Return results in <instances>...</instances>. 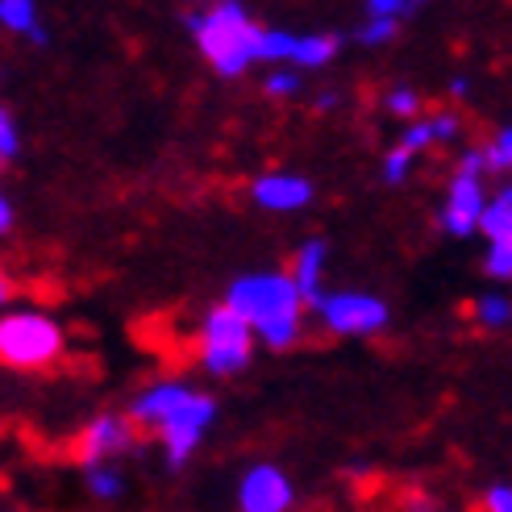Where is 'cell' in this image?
Masks as SVG:
<instances>
[{
  "label": "cell",
  "instance_id": "obj_1",
  "mask_svg": "<svg viewBox=\"0 0 512 512\" xmlns=\"http://www.w3.org/2000/svg\"><path fill=\"white\" fill-rule=\"evenodd\" d=\"M229 309L242 313L254 329V338L267 342L271 350H288L300 338V309L304 300L292 284V275H279V271H259V275H246L229 288Z\"/></svg>",
  "mask_w": 512,
  "mask_h": 512
},
{
  "label": "cell",
  "instance_id": "obj_2",
  "mask_svg": "<svg viewBox=\"0 0 512 512\" xmlns=\"http://www.w3.org/2000/svg\"><path fill=\"white\" fill-rule=\"evenodd\" d=\"M192 38L200 46V55L209 59L221 75H242L246 67L263 63V25H254L250 13L238 0H221L209 13H196L192 21Z\"/></svg>",
  "mask_w": 512,
  "mask_h": 512
},
{
  "label": "cell",
  "instance_id": "obj_3",
  "mask_svg": "<svg viewBox=\"0 0 512 512\" xmlns=\"http://www.w3.org/2000/svg\"><path fill=\"white\" fill-rule=\"evenodd\" d=\"M63 354V329L46 313L0 317V363L13 371H42Z\"/></svg>",
  "mask_w": 512,
  "mask_h": 512
},
{
  "label": "cell",
  "instance_id": "obj_4",
  "mask_svg": "<svg viewBox=\"0 0 512 512\" xmlns=\"http://www.w3.org/2000/svg\"><path fill=\"white\" fill-rule=\"evenodd\" d=\"M250 350H254V329L242 313H234L229 304L213 309L204 317L200 329V363L209 367L213 375H234L250 363Z\"/></svg>",
  "mask_w": 512,
  "mask_h": 512
},
{
  "label": "cell",
  "instance_id": "obj_5",
  "mask_svg": "<svg viewBox=\"0 0 512 512\" xmlns=\"http://www.w3.org/2000/svg\"><path fill=\"white\" fill-rule=\"evenodd\" d=\"M483 150H467L463 163H458L450 188H446V204H442V229L450 238H471L479 229V217L488 209V196H483Z\"/></svg>",
  "mask_w": 512,
  "mask_h": 512
},
{
  "label": "cell",
  "instance_id": "obj_6",
  "mask_svg": "<svg viewBox=\"0 0 512 512\" xmlns=\"http://www.w3.org/2000/svg\"><path fill=\"white\" fill-rule=\"evenodd\" d=\"M313 309H317L321 325L338 338H371L379 329H388V321H392L388 304L367 292H329V296L321 292Z\"/></svg>",
  "mask_w": 512,
  "mask_h": 512
},
{
  "label": "cell",
  "instance_id": "obj_7",
  "mask_svg": "<svg viewBox=\"0 0 512 512\" xmlns=\"http://www.w3.org/2000/svg\"><path fill=\"white\" fill-rule=\"evenodd\" d=\"M213 417H217V404H213L209 396L192 392V396L159 425V438H163V450H167V463H171V467H184V463H188L192 450L200 446V433L213 425Z\"/></svg>",
  "mask_w": 512,
  "mask_h": 512
},
{
  "label": "cell",
  "instance_id": "obj_8",
  "mask_svg": "<svg viewBox=\"0 0 512 512\" xmlns=\"http://www.w3.org/2000/svg\"><path fill=\"white\" fill-rule=\"evenodd\" d=\"M134 450V425L125 417H96L80 429V438H75V458H80L84 467H105L109 458Z\"/></svg>",
  "mask_w": 512,
  "mask_h": 512
},
{
  "label": "cell",
  "instance_id": "obj_9",
  "mask_svg": "<svg viewBox=\"0 0 512 512\" xmlns=\"http://www.w3.org/2000/svg\"><path fill=\"white\" fill-rule=\"evenodd\" d=\"M292 500H296V492H292L288 475L279 471V467H271V463L254 467V471L242 479V492H238L242 512H288Z\"/></svg>",
  "mask_w": 512,
  "mask_h": 512
},
{
  "label": "cell",
  "instance_id": "obj_10",
  "mask_svg": "<svg viewBox=\"0 0 512 512\" xmlns=\"http://www.w3.org/2000/svg\"><path fill=\"white\" fill-rule=\"evenodd\" d=\"M250 196L259 209H271V213H296L304 204L313 200V184L304 175H292V171H275V175H259L250 184Z\"/></svg>",
  "mask_w": 512,
  "mask_h": 512
},
{
  "label": "cell",
  "instance_id": "obj_11",
  "mask_svg": "<svg viewBox=\"0 0 512 512\" xmlns=\"http://www.w3.org/2000/svg\"><path fill=\"white\" fill-rule=\"evenodd\" d=\"M325 259H329V246L321 238L304 242L296 250V263H292V284L300 292L304 304H317L321 300V275H325Z\"/></svg>",
  "mask_w": 512,
  "mask_h": 512
},
{
  "label": "cell",
  "instance_id": "obj_12",
  "mask_svg": "<svg viewBox=\"0 0 512 512\" xmlns=\"http://www.w3.org/2000/svg\"><path fill=\"white\" fill-rule=\"evenodd\" d=\"M188 396H192V388H184V383H155V388H146V392L134 400V421L159 429Z\"/></svg>",
  "mask_w": 512,
  "mask_h": 512
},
{
  "label": "cell",
  "instance_id": "obj_13",
  "mask_svg": "<svg viewBox=\"0 0 512 512\" xmlns=\"http://www.w3.org/2000/svg\"><path fill=\"white\" fill-rule=\"evenodd\" d=\"M458 138V117L454 113H442V117H425V121H413L404 130V138H400V150H408V155H421L425 146H433V142H454Z\"/></svg>",
  "mask_w": 512,
  "mask_h": 512
},
{
  "label": "cell",
  "instance_id": "obj_14",
  "mask_svg": "<svg viewBox=\"0 0 512 512\" xmlns=\"http://www.w3.org/2000/svg\"><path fill=\"white\" fill-rule=\"evenodd\" d=\"M0 25L13 34H25L30 42H42V25H38V5L34 0H0Z\"/></svg>",
  "mask_w": 512,
  "mask_h": 512
},
{
  "label": "cell",
  "instance_id": "obj_15",
  "mask_svg": "<svg viewBox=\"0 0 512 512\" xmlns=\"http://www.w3.org/2000/svg\"><path fill=\"white\" fill-rule=\"evenodd\" d=\"M479 229L488 234V242L512 238V184L500 188V192L488 200V209H483V217H479Z\"/></svg>",
  "mask_w": 512,
  "mask_h": 512
},
{
  "label": "cell",
  "instance_id": "obj_16",
  "mask_svg": "<svg viewBox=\"0 0 512 512\" xmlns=\"http://www.w3.org/2000/svg\"><path fill=\"white\" fill-rule=\"evenodd\" d=\"M338 55V38H329V34H296V50H292V67H304V71H313V67H325L329 59Z\"/></svg>",
  "mask_w": 512,
  "mask_h": 512
},
{
  "label": "cell",
  "instance_id": "obj_17",
  "mask_svg": "<svg viewBox=\"0 0 512 512\" xmlns=\"http://www.w3.org/2000/svg\"><path fill=\"white\" fill-rule=\"evenodd\" d=\"M475 321H479V325H488V329H504V325H512V300L500 296V292L479 296V300H475Z\"/></svg>",
  "mask_w": 512,
  "mask_h": 512
},
{
  "label": "cell",
  "instance_id": "obj_18",
  "mask_svg": "<svg viewBox=\"0 0 512 512\" xmlns=\"http://www.w3.org/2000/svg\"><path fill=\"white\" fill-rule=\"evenodd\" d=\"M88 492L96 500H117L125 492V479L105 463V467H88Z\"/></svg>",
  "mask_w": 512,
  "mask_h": 512
},
{
  "label": "cell",
  "instance_id": "obj_19",
  "mask_svg": "<svg viewBox=\"0 0 512 512\" xmlns=\"http://www.w3.org/2000/svg\"><path fill=\"white\" fill-rule=\"evenodd\" d=\"M483 167H492V171H512V125L496 130V138L483 146Z\"/></svg>",
  "mask_w": 512,
  "mask_h": 512
},
{
  "label": "cell",
  "instance_id": "obj_20",
  "mask_svg": "<svg viewBox=\"0 0 512 512\" xmlns=\"http://www.w3.org/2000/svg\"><path fill=\"white\" fill-rule=\"evenodd\" d=\"M400 30V21H388V17H367L363 21V30H358V42L363 46H383V42H392Z\"/></svg>",
  "mask_w": 512,
  "mask_h": 512
},
{
  "label": "cell",
  "instance_id": "obj_21",
  "mask_svg": "<svg viewBox=\"0 0 512 512\" xmlns=\"http://www.w3.org/2000/svg\"><path fill=\"white\" fill-rule=\"evenodd\" d=\"M17 150H21V134H17V121L9 117V109L0 105V167L13 163L17 159Z\"/></svg>",
  "mask_w": 512,
  "mask_h": 512
},
{
  "label": "cell",
  "instance_id": "obj_22",
  "mask_svg": "<svg viewBox=\"0 0 512 512\" xmlns=\"http://www.w3.org/2000/svg\"><path fill=\"white\" fill-rule=\"evenodd\" d=\"M483 271L496 279H512V242H492L483 254Z\"/></svg>",
  "mask_w": 512,
  "mask_h": 512
},
{
  "label": "cell",
  "instance_id": "obj_23",
  "mask_svg": "<svg viewBox=\"0 0 512 512\" xmlns=\"http://www.w3.org/2000/svg\"><path fill=\"white\" fill-rule=\"evenodd\" d=\"M383 109L396 113V117H417L421 113V96L413 88H392L388 96H383Z\"/></svg>",
  "mask_w": 512,
  "mask_h": 512
},
{
  "label": "cell",
  "instance_id": "obj_24",
  "mask_svg": "<svg viewBox=\"0 0 512 512\" xmlns=\"http://www.w3.org/2000/svg\"><path fill=\"white\" fill-rule=\"evenodd\" d=\"M408 171H413V155H408V150L396 146L383 155V179H388V184H404Z\"/></svg>",
  "mask_w": 512,
  "mask_h": 512
},
{
  "label": "cell",
  "instance_id": "obj_25",
  "mask_svg": "<svg viewBox=\"0 0 512 512\" xmlns=\"http://www.w3.org/2000/svg\"><path fill=\"white\" fill-rule=\"evenodd\" d=\"M363 5H367V17H388V21H400L413 13L408 0H363Z\"/></svg>",
  "mask_w": 512,
  "mask_h": 512
},
{
  "label": "cell",
  "instance_id": "obj_26",
  "mask_svg": "<svg viewBox=\"0 0 512 512\" xmlns=\"http://www.w3.org/2000/svg\"><path fill=\"white\" fill-rule=\"evenodd\" d=\"M483 508L488 512H512V488L508 483H492V488L483 492Z\"/></svg>",
  "mask_w": 512,
  "mask_h": 512
},
{
  "label": "cell",
  "instance_id": "obj_27",
  "mask_svg": "<svg viewBox=\"0 0 512 512\" xmlns=\"http://www.w3.org/2000/svg\"><path fill=\"white\" fill-rule=\"evenodd\" d=\"M296 92H300V75H288V71L267 75V96H296Z\"/></svg>",
  "mask_w": 512,
  "mask_h": 512
},
{
  "label": "cell",
  "instance_id": "obj_28",
  "mask_svg": "<svg viewBox=\"0 0 512 512\" xmlns=\"http://www.w3.org/2000/svg\"><path fill=\"white\" fill-rule=\"evenodd\" d=\"M9 229H13V204L0 192V234H9Z\"/></svg>",
  "mask_w": 512,
  "mask_h": 512
},
{
  "label": "cell",
  "instance_id": "obj_29",
  "mask_svg": "<svg viewBox=\"0 0 512 512\" xmlns=\"http://www.w3.org/2000/svg\"><path fill=\"white\" fill-rule=\"evenodd\" d=\"M471 92V84L463 80V75H454V80H450V96H467Z\"/></svg>",
  "mask_w": 512,
  "mask_h": 512
},
{
  "label": "cell",
  "instance_id": "obj_30",
  "mask_svg": "<svg viewBox=\"0 0 512 512\" xmlns=\"http://www.w3.org/2000/svg\"><path fill=\"white\" fill-rule=\"evenodd\" d=\"M13 296V284H9V275H5V267H0V304H5Z\"/></svg>",
  "mask_w": 512,
  "mask_h": 512
},
{
  "label": "cell",
  "instance_id": "obj_31",
  "mask_svg": "<svg viewBox=\"0 0 512 512\" xmlns=\"http://www.w3.org/2000/svg\"><path fill=\"white\" fill-rule=\"evenodd\" d=\"M408 5H413V13H417V9H421V5H429V0H408Z\"/></svg>",
  "mask_w": 512,
  "mask_h": 512
}]
</instances>
